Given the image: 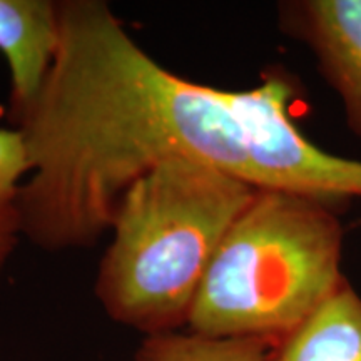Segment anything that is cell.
<instances>
[{
  "label": "cell",
  "mask_w": 361,
  "mask_h": 361,
  "mask_svg": "<svg viewBox=\"0 0 361 361\" xmlns=\"http://www.w3.org/2000/svg\"><path fill=\"white\" fill-rule=\"evenodd\" d=\"M42 89L11 121L29 173L22 236L49 252L87 250L111 233L135 180L191 157L250 184L245 135L223 89L162 67L102 0H64Z\"/></svg>",
  "instance_id": "cell-1"
},
{
  "label": "cell",
  "mask_w": 361,
  "mask_h": 361,
  "mask_svg": "<svg viewBox=\"0 0 361 361\" xmlns=\"http://www.w3.org/2000/svg\"><path fill=\"white\" fill-rule=\"evenodd\" d=\"M256 188L191 157L135 180L112 223L96 296L111 319L146 336L180 331L207 266Z\"/></svg>",
  "instance_id": "cell-2"
},
{
  "label": "cell",
  "mask_w": 361,
  "mask_h": 361,
  "mask_svg": "<svg viewBox=\"0 0 361 361\" xmlns=\"http://www.w3.org/2000/svg\"><path fill=\"white\" fill-rule=\"evenodd\" d=\"M341 206L256 189L207 266L188 331L278 343L303 323L346 279Z\"/></svg>",
  "instance_id": "cell-3"
},
{
  "label": "cell",
  "mask_w": 361,
  "mask_h": 361,
  "mask_svg": "<svg viewBox=\"0 0 361 361\" xmlns=\"http://www.w3.org/2000/svg\"><path fill=\"white\" fill-rule=\"evenodd\" d=\"M295 94L281 69L263 75L256 87L224 89L245 135L250 184L343 204L361 197V161L324 151L296 128L290 116Z\"/></svg>",
  "instance_id": "cell-4"
},
{
  "label": "cell",
  "mask_w": 361,
  "mask_h": 361,
  "mask_svg": "<svg viewBox=\"0 0 361 361\" xmlns=\"http://www.w3.org/2000/svg\"><path fill=\"white\" fill-rule=\"evenodd\" d=\"M278 12L283 32L313 52L346 126L361 139V0H291Z\"/></svg>",
  "instance_id": "cell-5"
},
{
  "label": "cell",
  "mask_w": 361,
  "mask_h": 361,
  "mask_svg": "<svg viewBox=\"0 0 361 361\" xmlns=\"http://www.w3.org/2000/svg\"><path fill=\"white\" fill-rule=\"evenodd\" d=\"M61 40L54 0H0V54L11 74V117L37 97Z\"/></svg>",
  "instance_id": "cell-6"
},
{
  "label": "cell",
  "mask_w": 361,
  "mask_h": 361,
  "mask_svg": "<svg viewBox=\"0 0 361 361\" xmlns=\"http://www.w3.org/2000/svg\"><path fill=\"white\" fill-rule=\"evenodd\" d=\"M268 361H361V296L348 279L273 346Z\"/></svg>",
  "instance_id": "cell-7"
},
{
  "label": "cell",
  "mask_w": 361,
  "mask_h": 361,
  "mask_svg": "<svg viewBox=\"0 0 361 361\" xmlns=\"http://www.w3.org/2000/svg\"><path fill=\"white\" fill-rule=\"evenodd\" d=\"M274 345L258 336L213 338L173 331L144 338L134 361H268Z\"/></svg>",
  "instance_id": "cell-8"
},
{
  "label": "cell",
  "mask_w": 361,
  "mask_h": 361,
  "mask_svg": "<svg viewBox=\"0 0 361 361\" xmlns=\"http://www.w3.org/2000/svg\"><path fill=\"white\" fill-rule=\"evenodd\" d=\"M29 173L22 134L0 128V276L22 238L19 194Z\"/></svg>",
  "instance_id": "cell-9"
}]
</instances>
